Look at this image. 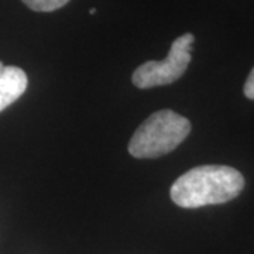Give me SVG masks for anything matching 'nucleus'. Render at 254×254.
<instances>
[{"mask_svg":"<svg viewBox=\"0 0 254 254\" xmlns=\"http://www.w3.org/2000/svg\"><path fill=\"white\" fill-rule=\"evenodd\" d=\"M245 188V178L227 165L195 167L174 182L170 195L175 205L187 209L219 205L235 199Z\"/></svg>","mask_w":254,"mask_h":254,"instance_id":"obj_1","label":"nucleus"},{"mask_svg":"<svg viewBox=\"0 0 254 254\" xmlns=\"http://www.w3.org/2000/svg\"><path fill=\"white\" fill-rule=\"evenodd\" d=\"M190 133V122L173 110H158L137 127L128 143L136 158H158L174 151Z\"/></svg>","mask_w":254,"mask_h":254,"instance_id":"obj_2","label":"nucleus"},{"mask_svg":"<svg viewBox=\"0 0 254 254\" xmlns=\"http://www.w3.org/2000/svg\"><path fill=\"white\" fill-rule=\"evenodd\" d=\"M195 37L190 33L180 36L170 48V53L163 61H147L133 72L131 81L138 89L170 85L178 81L185 73L190 63V51Z\"/></svg>","mask_w":254,"mask_h":254,"instance_id":"obj_3","label":"nucleus"},{"mask_svg":"<svg viewBox=\"0 0 254 254\" xmlns=\"http://www.w3.org/2000/svg\"><path fill=\"white\" fill-rule=\"evenodd\" d=\"M27 86V75L21 68L13 65L4 66V71L0 73V112L14 103Z\"/></svg>","mask_w":254,"mask_h":254,"instance_id":"obj_4","label":"nucleus"},{"mask_svg":"<svg viewBox=\"0 0 254 254\" xmlns=\"http://www.w3.org/2000/svg\"><path fill=\"white\" fill-rule=\"evenodd\" d=\"M21 1L34 11L50 13L64 7L69 0H21Z\"/></svg>","mask_w":254,"mask_h":254,"instance_id":"obj_5","label":"nucleus"},{"mask_svg":"<svg viewBox=\"0 0 254 254\" xmlns=\"http://www.w3.org/2000/svg\"><path fill=\"white\" fill-rule=\"evenodd\" d=\"M243 92H245L246 98H249V99H254V68L252 69V72H250L249 78H247V81H246Z\"/></svg>","mask_w":254,"mask_h":254,"instance_id":"obj_6","label":"nucleus"},{"mask_svg":"<svg viewBox=\"0 0 254 254\" xmlns=\"http://www.w3.org/2000/svg\"><path fill=\"white\" fill-rule=\"evenodd\" d=\"M4 66H6V65H4V64L1 63V61H0V73L3 72V71H4Z\"/></svg>","mask_w":254,"mask_h":254,"instance_id":"obj_7","label":"nucleus"},{"mask_svg":"<svg viewBox=\"0 0 254 254\" xmlns=\"http://www.w3.org/2000/svg\"><path fill=\"white\" fill-rule=\"evenodd\" d=\"M89 13H91V14H95V13H96V9H91L89 10Z\"/></svg>","mask_w":254,"mask_h":254,"instance_id":"obj_8","label":"nucleus"}]
</instances>
